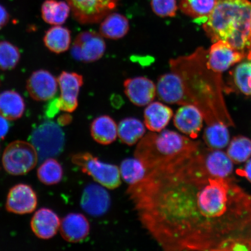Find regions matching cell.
Masks as SVG:
<instances>
[{
    "mask_svg": "<svg viewBox=\"0 0 251 251\" xmlns=\"http://www.w3.org/2000/svg\"><path fill=\"white\" fill-rule=\"evenodd\" d=\"M72 161L83 173L108 189H115L121 184L120 171L118 166L101 162L92 153H76L72 156Z\"/></svg>",
    "mask_w": 251,
    "mask_h": 251,
    "instance_id": "cell-5",
    "label": "cell"
},
{
    "mask_svg": "<svg viewBox=\"0 0 251 251\" xmlns=\"http://www.w3.org/2000/svg\"><path fill=\"white\" fill-rule=\"evenodd\" d=\"M124 86L127 98L137 106L148 105L156 95L155 84L146 77L127 78L125 80Z\"/></svg>",
    "mask_w": 251,
    "mask_h": 251,
    "instance_id": "cell-16",
    "label": "cell"
},
{
    "mask_svg": "<svg viewBox=\"0 0 251 251\" xmlns=\"http://www.w3.org/2000/svg\"><path fill=\"white\" fill-rule=\"evenodd\" d=\"M119 171L122 178L130 185L139 183L147 174L146 166L136 157L124 159Z\"/></svg>",
    "mask_w": 251,
    "mask_h": 251,
    "instance_id": "cell-29",
    "label": "cell"
},
{
    "mask_svg": "<svg viewBox=\"0 0 251 251\" xmlns=\"http://www.w3.org/2000/svg\"><path fill=\"white\" fill-rule=\"evenodd\" d=\"M93 139L102 145H109L114 142L118 136V126L108 115L96 118L90 126Z\"/></svg>",
    "mask_w": 251,
    "mask_h": 251,
    "instance_id": "cell-21",
    "label": "cell"
},
{
    "mask_svg": "<svg viewBox=\"0 0 251 251\" xmlns=\"http://www.w3.org/2000/svg\"><path fill=\"white\" fill-rule=\"evenodd\" d=\"M213 43L222 41L244 52L249 45L251 2L249 0H218L211 13L195 19Z\"/></svg>",
    "mask_w": 251,
    "mask_h": 251,
    "instance_id": "cell-2",
    "label": "cell"
},
{
    "mask_svg": "<svg viewBox=\"0 0 251 251\" xmlns=\"http://www.w3.org/2000/svg\"><path fill=\"white\" fill-rule=\"evenodd\" d=\"M37 205L35 191L29 185L18 184L8 194L5 207L9 212L24 215L33 212Z\"/></svg>",
    "mask_w": 251,
    "mask_h": 251,
    "instance_id": "cell-15",
    "label": "cell"
},
{
    "mask_svg": "<svg viewBox=\"0 0 251 251\" xmlns=\"http://www.w3.org/2000/svg\"><path fill=\"white\" fill-rule=\"evenodd\" d=\"M130 29L129 23L123 15L111 13L103 19L100 27V34L109 39L123 38Z\"/></svg>",
    "mask_w": 251,
    "mask_h": 251,
    "instance_id": "cell-23",
    "label": "cell"
},
{
    "mask_svg": "<svg viewBox=\"0 0 251 251\" xmlns=\"http://www.w3.org/2000/svg\"><path fill=\"white\" fill-rule=\"evenodd\" d=\"M156 89L157 96L163 102L169 104H192L183 80L174 72L160 76Z\"/></svg>",
    "mask_w": 251,
    "mask_h": 251,
    "instance_id": "cell-9",
    "label": "cell"
},
{
    "mask_svg": "<svg viewBox=\"0 0 251 251\" xmlns=\"http://www.w3.org/2000/svg\"><path fill=\"white\" fill-rule=\"evenodd\" d=\"M246 55V52L238 51L228 44L218 41L210 49L207 64L213 72L220 74L242 60Z\"/></svg>",
    "mask_w": 251,
    "mask_h": 251,
    "instance_id": "cell-13",
    "label": "cell"
},
{
    "mask_svg": "<svg viewBox=\"0 0 251 251\" xmlns=\"http://www.w3.org/2000/svg\"><path fill=\"white\" fill-rule=\"evenodd\" d=\"M248 54H247L248 59H250V60H251V33H250V42H249V47H248Z\"/></svg>",
    "mask_w": 251,
    "mask_h": 251,
    "instance_id": "cell-40",
    "label": "cell"
},
{
    "mask_svg": "<svg viewBox=\"0 0 251 251\" xmlns=\"http://www.w3.org/2000/svg\"><path fill=\"white\" fill-rule=\"evenodd\" d=\"M236 174L246 178L251 183V158L248 160L242 168L237 169Z\"/></svg>",
    "mask_w": 251,
    "mask_h": 251,
    "instance_id": "cell-36",
    "label": "cell"
},
{
    "mask_svg": "<svg viewBox=\"0 0 251 251\" xmlns=\"http://www.w3.org/2000/svg\"><path fill=\"white\" fill-rule=\"evenodd\" d=\"M61 90L59 99L61 111L73 112L78 106V96L83 84V77L76 72L63 71L58 78Z\"/></svg>",
    "mask_w": 251,
    "mask_h": 251,
    "instance_id": "cell-10",
    "label": "cell"
},
{
    "mask_svg": "<svg viewBox=\"0 0 251 251\" xmlns=\"http://www.w3.org/2000/svg\"><path fill=\"white\" fill-rule=\"evenodd\" d=\"M105 50L106 44L101 34L95 31L87 30L76 36L71 54L76 61L91 63L101 59Z\"/></svg>",
    "mask_w": 251,
    "mask_h": 251,
    "instance_id": "cell-8",
    "label": "cell"
},
{
    "mask_svg": "<svg viewBox=\"0 0 251 251\" xmlns=\"http://www.w3.org/2000/svg\"><path fill=\"white\" fill-rule=\"evenodd\" d=\"M119 0H65L72 16L83 25L100 23L117 8Z\"/></svg>",
    "mask_w": 251,
    "mask_h": 251,
    "instance_id": "cell-7",
    "label": "cell"
},
{
    "mask_svg": "<svg viewBox=\"0 0 251 251\" xmlns=\"http://www.w3.org/2000/svg\"><path fill=\"white\" fill-rule=\"evenodd\" d=\"M59 106V99L53 98L50 100V101L46 106L45 113L46 117L49 118H53L60 111Z\"/></svg>",
    "mask_w": 251,
    "mask_h": 251,
    "instance_id": "cell-35",
    "label": "cell"
},
{
    "mask_svg": "<svg viewBox=\"0 0 251 251\" xmlns=\"http://www.w3.org/2000/svg\"><path fill=\"white\" fill-rule=\"evenodd\" d=\"M109 194L101 185L90 184L84 188L80 206L84 211L94 217L105 215L111 206Z\"/></svg>",
    "mask_w": 251,
    "mask_h": 251,
    "instance_id": "cell-14",
    "label": "cell"
},
{
    "mask_svg": "<svg viewBox=\"0 0 251 251\" xmlns=\"http://www.w3.org/2000/svg\"><path fill=\"white\" fill-rule=\"evenodd\" d=\"M203 115L197 106L183 105L178 108L174 117L175 127L191 139H195L203 126Z\"/></svg>",
    "mask_w": 251,
    "mask_h": 251,
    "instance_id": "cell-17",
    "label": "cell"
},
{
    "mask_svg": "<svg viewBox=\"0 0 251 251\" xmlns=\"http://www.w3.org/2000/svg\"><path fill=\"white\" fill-rule=\"evenodd\" d=\"M199 154L204 169L209 174L217 177H232L234 163L226 153L221 150L210 149L202 144L200 149Z\"/></svg>",
    "mask_w": 251,
    "mask_h": 251,
    "instance_id": "cell-12",
    "label": "cell"
},
{
    "mask_svg": "<svg viewBox=\"0 0 251 251\" xmlns=\"http://www.w3.org/2000/svg\"><path fill=\"white\" fill-rule=\"evenodd\" d=\"M226 153L234 164L247 162L251 156V140L243 136L234 137L228 143Z\"/></svg>",
    "mask_w": 251,
    "mask_h": 251,
    "instance_id": "cell-30",
    "label": "cell"
},
{
    "mask_svg": "<svg viewBox=\"0 0 251 251\" xmlns=\"http://www.w3.org/2000/svg\"><path fill=\"white\" fill-rule=\"evenodd\" d=\"M200 148L130 185L141 225L165 251H251V194L209 174Z\"/></svg>",
    "mask_w": 251,
    "mask_h": 251,
    "instance_id": "cell-1",
    "label": "cell"
},
{
    "mask_svg": "<svg viewBox=\"0 0 251 251\" xmlns=\"http://www.w3.org/2000/svg\"><path fill=\"white\" fill-rule=\"evenodd\" d=\"M218 0H179L178 7L182 12L189 17L199 19L211 13Z\"/></svg>",
    "mask_w": 251,
    "mask_h": 251,
    "instance_id": "cell-28",
    "label": "cell"
},
{
    "mask_svg": "<svg viewBox=\"0 0 251 251\" xmlns=\"http://www.w3.org/2000/svg\"><path fill=\"white\" fill-rule=\"evenodd\" d=\"M58 80L48 71L33 72L28 78L26 89L31 99L37 101H49L54 98L58 90Z\"/></svg>",
    "mask_w": 251,
    "mask_h": 251,
    "instance_id": "cell-11",
    "label": "cell"
},
{
    "mask_svg": "<svg viewBox=\"0 0 251 251\" xmlns=\"http://www.w3.org/2000/svg\"><path fill=\"white\" fill-rule=\"evenodd\" d=\"M38 159V155L32 144L17 140L6 147L2 162L6 172L12 175L19 176L26 174L32 170Z\"/></svg>",
    "mask_w": 251,
    "mask_h": 251,
    "instance_id": "cell-6",
    "label": "cell"
},
{
    "mask_svg": "<svg viewBox=\"0 0 251 251\" xmlns=\"http://www.w3.org/2000/svg\"><path fill=\"white\" fill-rule=\"evenodd\" d=\"M152 11L160 17H174L177 11V0H151Z\"/></svg>",
    "mask_w": 251,
    "mask_h": 251,
    "instance_id": "cell-34",
    "label": "cell"
},
{
    "mask_svg": "<svg viewBox=\"0 0 251 251\" xmlns=\"http://www.w3.org/2000/svg\"><path fill=\"white\" fill-rule=\"evenodd\" d=\"M25 108L24 99L14 90L0 93V115L8 121H15L23 117Z\"/></svg>",
    "mask_w": 251,
    "mask_h": 251,
    "instance_id": "cell-22",
    "label": "cell"
},
{
    "mask_svg": "<svg viewBox=\"0 0 251 251\" xmlns=\"http://www.w3.org/2000/svg\"><path fill=\"white\" fill-rule=\"evenodd\" d=\"M202 144L174 131L149 133L139 141L134 156L143 163L149 172L187 158Z\"/></svg>",
    "mask_w": 251,
    "mask_h": 251,
    "instance_id": "cell-3",
    "label": "cell"
},
{
    "mask_svg": "<svg viewBox=\"0 0 251 251\" xmlns=\"http://www.w3.org/2000/svg\"><path fill=\"white\" fill-rule=\"evenodd\" d=\"M62 237L69 243H79L89 234L90 226L86 216L71 213L63 219L60 224Z\"/></svg>",
    "mask_w": 251,
    "mask_h": 251,
    "instance_id": "cell-18",
    "label": "cell"
},
{
    "mask_svg": "<svg viewBox=\"0 0 251 251\" xmlns=\"http://www.w3.org/2000/svg\"><path fill=\"white\" fill-rule=\"evenodd\" d=\"M9 20L10 17L7 9L4 6L0 4V30L8 24Z\"/></svg>",
    "mask_w": 251,
    "mask_h": 251,
    "instance_id": "cell-37",
    "label": "cell"
},
{
    "mask_svg": "<svg viewBox=\"0 0 251 251\" xmlns=\"http://www.w3.org/2000/svg\"><path fill=\"white\" fill-rule=\"evenodd\" d=\"M9 128V124L7 119L0 115V139H4L7 136Z\"/></svg>",
    "mask_w": 251,
    "mask_h": 251,
    "instance_id": "cell-38",
    "label": "cell"
},
{
    "mask_svg": "<svg viewBox=\"0 0 251 251\" xmlns=\"http://www.w3.org/2000/svg\"><path fill=\"white\" fill-rule=\"evenodd\" d=\"M44 21L51 25H61L68 20L71 12L70 5L66 1L46 0L41 9Z\"/></svg>",
    "mask_w": 251,
    "mask_h": 251,
    "instance_id": "cell-26",
    "label": "cell"
},
{
    "mask_svg": "<svg viewBox=\"0 0 251 251\" xmlns=\"http://www.w3.org/2000/svg\"><path fill=\"white\" fill-rule=\"evenodd\" d=\"M233 78L238 89L244 94L251 96V60L238 65L233 72Z\"/></svg>",
    "mask_w": 251,
    "mask_h": 251,
    "instance_id": "cell-33",
    "label": "cell"
},
{
    "mask_svg": "<svg viewBox=\"0 0 251 251\" xmlns=\"http://www.w3.org/2000/svg\"><path fill=\"white\" fill-rule=\"evenodd\" d=\"M21 52L17 46L7 41H0V70H13L21 60Z\"/></svg>",
    "mask_w": 251,
    "mask_h": 251,
    "instance_id": "cell-32",
    "label": "cell"
},
{
    "mask_svg": "<svg viewBox=\"0 0 251 251\" xmlns=\"http://www.w3.org/2000/svg\"><path fill=\"white\" fill-rule=\"evenodd\" d=\"M203 139L210 149L222 150L227 146L230 141L228 126L221 122L208 125L204 130Z\"/></svg>",
    "mask_w": 251,
    "mask_h": 251,
    "instance_id": "cell-27",
    "label": "cell"
},
{
    "mask_svg": "<svg viewBox=\"0 0 251 251\" xmlns=\"http://www.w3.org/2000/svg\"><path fill=\"white\" fill-rule=\"evenodd\" d=\"M173 115L172 109L167 105L159 102H152L144 111V124L152 132H160L169 124Z\"/></svg>",
    "mask_w": 251,
    "mask_h": 251,
    "instance_id": "cell-20",
    "label": "cell"
},
{
    "mask_svg": "<svg viewBox=\"0 0 251 251\" xmlns=\"http://www.w3.org/2000/svg\"><path fill=\"white\" fill-rule=\"evenodd\" d=\"M146 133L145 126L137 118H126L119 122L118 136L121 142L131 146L140 140Z\"/></svg>",
    "mask_w": 251,
    "mask_h": 251,
    "instance_id": "cell-25",
    "label": "cell"
},
{
    "mask_svg": "<svg viewBox=\"0 0 251 251\" xmlns=\"http://www.w3.org/2000/svg\"><path fill=\"white\" fill-rule=\"evenodd\" d=\"M43 42L50 51L61 54L70 49L71 31L67 27L56 25L46 31Z\"/></svg>",
    "mask_w": 251,
    "mask_h": 251,
    "instance_id": "cell-24",
    "label": "cell"
},
{
    "mask_svg": "<svg viewBox=\"0 0 251 251\" xmlns=\"http://www.w3.org/2000/svg\"><path fill=\"white\" fill-rule=\"evenodd\" d=\"M63 169L59 162L53 158L45 160L37 171V177L42 183L51 186L58 184L63 177Z\"/></svg>",
    "mask_w": 251,
    "mask_h": 251,
    "instance_id": "cell-31",
    "label": "cell"
},
{
    "mask_svg": "<svg viewBox=\"0 0 251 251\" xmlns=\"http://www.w3.org/2000/svg\"><path fill=\"white\" fill-rule=\"evenodd\" d=\"M57 121L59 126H67L71 123L72 117L70 114H64L59 116Z\"/></svg>",
    "mask_w": 251,
    "mask_h": 251,
    "instance_id": "cell-39",
    "label": "cell"
},
{
    "mask_svg": "<svg viewBox=\"0 0 251 251\" xmlns=\"http://www.w3.org/2000/svg\"><path fill=\"white\" fill-rule=\"evenodd\" d=\"M61 222L57 214L49 208H41L33 216L31 228L34 234L42 239H50L57 233Z\"/></svg>",
    "mask_w": 251,
    "mask_h": 251,
    "instance_id": "cell-19",
    "label": "cell"
},
{
    "mask_svg": "<svg viewBox=\"0 0 251 251\" xmlns=\"http://www.w3.org/2000/svg\"><path fill=\"white\" fill-rule=\"evenodd\" d=\"M30 141L40 161L57 156L64 150L65 134L58 124L46 121L34 128Z\"/></svg>",
    "mask_w": 251,
    "mask_h": 251,
    "instance_id": "cell-4",
    "label": "cell"
}]
</instances>
